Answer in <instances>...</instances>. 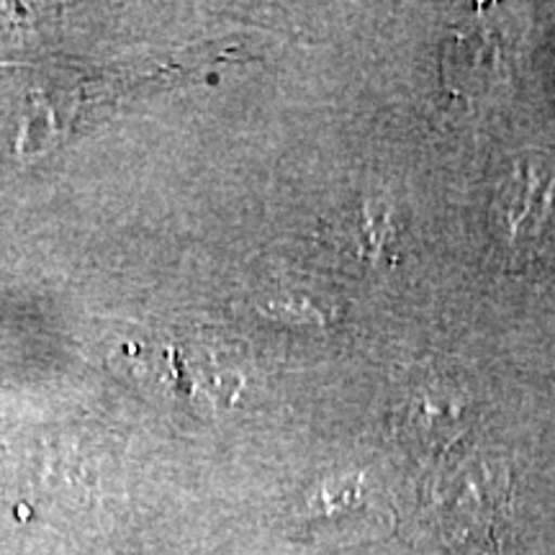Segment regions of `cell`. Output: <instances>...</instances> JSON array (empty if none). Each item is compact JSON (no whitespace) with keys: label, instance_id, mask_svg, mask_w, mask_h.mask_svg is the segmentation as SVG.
<instances>
[{"label":"cell","instance_id":"6da1fadb","mask_svg":"<svg viewBox=\"0 0 555 555\" xmlns=\"http://www.w3.org/2000/svg\"><path fill=\"white\" fill-rule=\"evenodd\" d=\"M506 504L509 481L504 470L486 463L463 468L442 491L437 506L442 535L455 545L494 555L499 551V530L506 519Z\"/></svg>","mask_w":555,"mask_h":555},{"label":"cell","instance_id":"7a4b0ae2","mask_svg":"<svg viewBox=\"0 0 555 555\" xmlns=\"http://www.w3.org/2000/svg\"><path fill=\"white\" fill-rule=\"evenodd\" d=\"M553 204L555 165L543 155H527L517 159L491 204V229L512 253H525L535 245L551 219Z\"/></svg>","mask_w":555,"mask_h":555},{"label":"cell","instance_id":"3957f363","mask_svg":"<svg viewBox=\"0 0 555 555\" xmlns=\"http://www.w3.org/2000/svg\"><path fill=\"white\" fill-rule=\"evenodd\" d=\"M367 504L365 478L360 474L330 476L319 481L304 502V519L319 522V519H332L347 512L363 509Z\"/></svg>","mask_w":555,"mask_h":555}]
</instances>
